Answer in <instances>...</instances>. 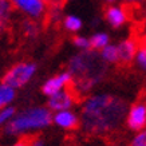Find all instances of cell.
Returning a JSON list of instances; mask_svg holds the SVG:
<instances>
[{
    "mask_svg": "<svg viewBox=\"0 0 146 146\" xmlns=\"http://www.w3.org/2000/svg\"><path fill=\"white\" fill-rule=\"evenodd\" d=\"M127 103L119 97L99 93L87 97L80 107V125L86 133L105 135L125 122Z\"/></svg>",
    "mask_w": 146,
    "mask_h": 146,
    "instance_id": "1",
    "label": "cell"
},
{
    "mask_svg": "<svg viewBox=\"0 0 146 146\" xmlns=\"http://www.w3.org/2000/svg\"><path fill=\"white\" fill-rule=\"evenodd\" d=\"M68 71L74 76V87L78 93L87 94L101 83L107 74L106 62L94 50L80 51L70 59Z\"/></svg>",
    "mask_w": 146,
    "mask_h": 146,
    "instance_id": "2",
    "label": "cell"
},
{
    "mask_svg": "<svg viewBox=\"0 0 146 146\" xmlns=\"http://www.w3.org/2000/svg\"><path fill=\"white\" fill-rule=\"evenodd\" d=\"M52 123V111L44 106L27 107L4 126V133L11 137H19L24 134H31L48 127Z\"/></svg>",
    "mask_w": 146,
    "mask_h": 146,
    "instance_id": "3",
    "label": "cell"
},
{
    "mask_svg": "<svg viewBox=\"0 0 146 146\" xmlns=\"http://www.w3.org/2000/svg\"><path fill=\"white\" fill-rule=\"evenodd\" d=\"M36 71H38V66L34 62H19L5 71L1 78V82L13 87L15 90L22 89L27 83L31 82Z\"/></svg>",
    "mask_w": 146,
    "mask_h": 146,
    "instance_id": "4",
    "label": "cell"
},
{
    "mask_svg": "<svg viewBox=\"0 0 146 146\" xmlns=\"http://www.w3.org/2000/svg\"><path fill=\"white\" fill-rule=\"evenodd\" d=\"M125 123L133 131H139L146 127V101H138L129 107Z\"/></svg>",
    "mask_w": 146,
    "mask_h": 146,
    "instance_id": "5",
    "label": "cell"
},
{
    "mask_svg": "<svg viewBox=\"0 0 146 146\" xmlns=\"http://www.w3.org/2000/svg\"><path fill=\"white\" fill-rule=\"evenodd\" d=\"M72 83H74V76L71 75L70 71H62L44 80V83L42 84V93L46 97H51L62 90L68 89V86H71Z\"/></svg>",
    "mask_w": 146,
    "mask_h": 146,
    "instance_id": "6",
    "label": "cell"
},
{
    "mask_svg": "<svg viewBox=\"0 0 146 146\" xmlns=\"http://www.w3.org/2000/svg\"><path fill=\"white\" fill-rule=\"evenodd\" d=\"M13 8H16L27 18L39 20L46 15L47 4L43 0H9Z\"/></svg>",
    "mask_w": 146,
    "mask_h": 146,
    "instance_id": "7",
    "label": "cell"
},
{
    "mask_svg": "<svg viewBox=\"0 0 146 146\" xmlns=\"http://www.w3.org/2000/svg\"><path fill=\"white\" fill-rule=\"evenodd\" d=\"M75 102H76L75 94L72 93L71 90L64 89V90H62V91H59V93L48 97L47 107H48L52 113H55V111L72 109L74 105H75Z\"/></svg>",
    "mask_w": 146,
    "mask_h": 146,
    "instance_id": "8",
    "label": "cell"
},
{
    "mask_svg": "<svg viewBox=\"0 0 146 146\" xmlns=\"http://www.w3.org/2000/svg\"><path fill=\"white\" fill-rule=\"evenodd\" d=\"M52 123L63 130H75L80 125V117L71 109L55 111L52 114Z\"/></svg>",
    "mask_w": 146,
    "mask_h": 146,
    "instance_id": "9",
    "label": "cell"
},
{
    "mask_svg": "<svg viewBox=\"0 0 146 146\" xmlns=\"http://www.w3.org/2000/svg\"><path fill=\"white\" fill-rule=\"evenodd\" d=\"M127 11L117 4H110L105 11V19L113 28H121L127 23Z\"/></svg>",
    "mask_w": 146,
    "mask_h": 146,
    "instance_id": "10",
    "label": "cell"
},
{
    "mask_svg": "<svg viewBox=\"0 0 146 146\" xmlns=\"http://www.w3.org/2000/svg\"><path fill=\"white\" fill-rule=\"evenodd\" d=\"M118 52H119V62L121 63H130L134 60L135 54L138 51V42L133 38L121 40L118 43Z\"/></svg>",
    "mask_w": 146,
    "mask_h": 146,
    "instance_id": "11",
    "label": "cell"
},
{
    "mask_svg": "<svg viewBox=\"0 0 146 146\" xmlns=\"http://www.w3.org/2000/svg\"><path fill=\"white\" fill-rule=\"evenodd\" d=\"M12 4L9 0H0V38L9 28L12 19Z\"/></svg>",
    "mask_w": 146,
    "mask_h": 146,
    "instance_id": "12",
    "label": "cell"
},
{
    "mask_svg": "<svg viewBox=\"0 0 146 146\" xmlns=\"http://www.w3.org/2000/svg\"><path fill=\"white\" fill-rule=\"evenodd\" d=\"M42 31V27L40 24L38 23V20L35 19H31V18H27L23 20L22 23V32L27 38H30V39H35L38 38Z\"/></svg>",
    "mask_w": 146,
    "mask_h": 146,
    "instance_id": "13",
    "label": "cell"
},
{
    "mask_svg": "<svg viewBox=\"0 0 146 146\" xmlns=\"http://www.w3.org/2000/svg\"><path fill=\"white\" fill-rule=\"evenodd\" d=\"M15 97H16L15 89L8 86V84L3 83V82H0V109L11 105Z\"/></svg>",
    "mask_w": 146,
    "mask_h": 146,
    "instance_id": "14",
    "label": "cell"
},
{
    "mask_svg": "<svg viewBox=\"0 0 146 146\" xmlns=\"http://www.w3.org/2000/svg\"><path fill=\"white\" fill-rule=\"evenodd\" d=\"M46 15L52 22H60L63 19V1L62 0H52L50 4H47Z\"/></svg>",
    "mask_w": 146,
    "mask_h": 146,
    "instance_id": "15",
    "label": "cell"
},
{
    "mask_svg": "<svg viewBox=\"0 0 146 146\" xmlns=\"http://www.w3.org/2000/svg\"><path fill=\"white\" fill-rule=\"evenodd\" d=\"M62 23H63L64 30L71 32V34L79 32L80 30H82V27H83L82 19H80L79 16H76V15H66V16L62 19Z\"/></svg>",
    "mask_w": 146,
    "mask_h": 146,
    "instance_id": "16",
    "label": "cell"
},
{
    "mask_svg": "<svg viewBox=\"0 0 146 146\" xmlns=\"http://www.w3.org/2000/svg\"><path fill=\"white\" fill-rule=\"evenodd\" d=\"M99 55L101 58L105 60L106 63H118L119 62V52H118V46L117 44H109L106 47H103V48L99 51Z\"/></svg>",
    "mask_w": 146,
    "mask_h": 146,
    "instance_id": "17",
    "label": "cell"
},
{
    "mask_svg": "<svg viewBox=\"0 0 146 146\" xmlns=\"http://www.w3.org/2000/svg\"><path fill=\"white\" fill-rule=\"evenodd\" d=\"M109 43H110V36L106 32H95L90 38V46H91V50H94V51H101Z\"/></svg>",
    "mask_w": 146,
    "mask_h": 146,
    "instance_id": "18",
    "label": "cell"
},
{
    "mask_svg": "<svg viewBox=\"0 0 146 146\" xmlns=\"http://www.w3.org/2000/svg\"><path fill=\"white\" fill-rule=\"evenodd\" d=\"M16 114V109L12 105L0 109V127H4L7 123H9V121L12 119Z\"/></svg>",
    "mask_w": 146,
    "mask_h": 146,
    "instance_id": "19",
    "label": "cell"
},
{
    "mask_svg": "<svg viewBox=\"0 0 146 146\" xmlns=\"http://www.w3.org/2000/svg\"><path fill=\"white\" fill-rule=\"evenodd\" d=\"M72 43L78 50L80 51H86V50H91L90 46V38H86L83 35H75L72 38Z\"/></svg>",
    "mask_w": 146,
    "mask_h": 146,
    "instance_id": "20",
    "label": "cell"
},
{
    "mask_svg": "<svg viewBox=\"0 0 146 146\" xmlns=\"http://www.w3.org/2000/svg\"><path fill=\"white\" fill-rule=\"evenodd\" d=\"M134 60L137 63V66L141 68V70L146 71V47L143 44L138 47V51L135 54V58Z\"/></svg>",
    "mask_w": 146,
    "mask_h": 146,
    "instance_id": "21",
    "label": "cell"
},
{
    "mask_svg": "<svg viewBox=\"0 0 146 146\" xmlns=\"http://www.w3.org/2000/svg\"><path fill=\"white\" fill-rule=\"evenodd\" d=\"M130 146H146V129L135 131V135L131 138Z\"/></svg>",
    "mask_w": 146,
    "mask_h": 146,
    "instance_id": "22",
    "label": "cell"
},
{
    "mask_svg": "<svg viewBox=\"0 0 146 146\" xmlns=\"http://www.w3.org/2000/svg\"><path fill=\"white\" fill-rule=\"evenodd\" d=\"M30 146H46V142L43 138H34L30 141Z\"/></svg>",
    "mask_w": 146,
    "mask_h": 146,
    "instance_id": "23",
    "label": "cell"
},
{
    "mask_svg": "<svg viewBox=\"0 0 146 146\" xmlns=\"http://www.w3.org/2000/svg\"><path fill=\"white\" fill-rule=\"evenodd\" d=\"M11 146H30V141L26 139V138H23V139H19L15 143H12Z\"/></svg>",
    "mask_w": 146,
    "mask_h": 146,
    "instance_id": "24",
    "label": "cell"
},
{
    "mask_svg": "<svg viewBox=\"0 0 146 146\" xmlns=\"http://www.w3.org/2000/svg\"><path fill=\"white\" fill-rule=\"evenodd\" d=\"M142 44L146 47V32L143 34V36H142Z\"/></svg>",
    "mask_w": 146,
    "mask_h": 146,
    "instance_id": "25",
    "label": "cell"
},
{
    "mask_svg": "<svg viewBox=\"0 0 146 146\" xmlns=\"http://www.w3.org/2000/svg\"><path fill=\"white\" fill-rule=\"evenodd\" d=\"M103 1H106L107 4H114V3L117 1V0H103Z\"/></svg>",
    "mask_w": 146,
    "mask_h": 146,
    "instance_id": "26",
    "label": "cell"
},
{
    "mask_svg": "<svg viewBox=\"0 0 146 146\" xmlns=\"http://www.w3.org/2000/svg\"><path fill=\"white\" fill-rule=\"evenodd\" d=\"M126 3H138V1H141V0H123Z\"/></svg>",
    "mask_w": 146,
    "mask_h": 146,
    "instance_id": "27",
    "label": "cell"
},
{
    "mask_svg": "<svg viewBox=\"0 0 146 146\" xmlns=\"http://www.w3.org/2000/svg\"><path fill=\"white\" fill-rule=\"evenodd\" d=\"M43 1H44L46 4H50V3H51V1H52V0H43Z\"/></svg>",
    "mask_w": 146,
    "mask_h": 146,
    "instance_id": "28",
    "label": "cell"
}]
</instances>
